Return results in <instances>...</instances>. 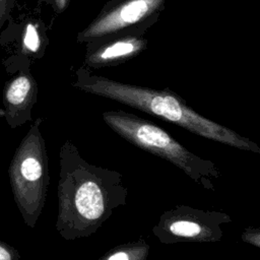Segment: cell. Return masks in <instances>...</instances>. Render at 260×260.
<instances>
[{"label":"cell","instance_id":"obj_12","mask_svg":"<svg viewBox=\"0 0 260 260\" xmlns=\"http://www.w3.org/2000/svg\"><path fill=\"white\" fill-rule=\"evenodd\" d=\"M15 0H0V28L4 23L10 19Z\"/></svg>","mask_w":260,"mask_h":260},{"label":"cell","instance_id":"obj_4","mask_svg":"<svg viewBox=\"0 0 260 260\" xmlns=\"http://www.w3.org/2000/svg\"><path fill=\"white\" fill-rule=\"evenodd\" d=\"M42 122L41 117L32 122L8 168L14 202L29 228L36 226L43 211L50 184L49 158L41 131Z\"/></svg>","mask_w":260,"mask_h":260},{"label":"cell","instance_id":"obj_3","mask_svg":"<svg viewBox=\"0 0 260 260\" xmlns=\"http://www.w3.org/2000/svg\"><path fill=\"white\" fill-rule=\"evenodd\" d=\"M104 122L134 146L166 159L183 171L200 187L214 191L221 174L213 161L200 157L179 143L156 124L123 110L102 114Z\"/></svg>","mask_w":260,"mask_h":260},{"label":"cell","instance_id":"obj_13","mask_svg":"<svg viewBox=\"0 0 260 260\" xmlns=\"http://www.w3.org/2000/svg\"><path fill=\"white\" fill-rule=\"evenodd\" d=\"M19 252L9 244L0 241V260H18Z\"/></svg>","mask_w":260,"mask_h":260},{"label":"cell","instance_id":"obj_2","mask_svg":"<svg viewBox=\"0 0 260 260\" xmlns=\"http://www.w3.org/2000/svg\"><path fill=\"white\" fill-rule=\"evenodd\" d=\"M73 75L71 84L81 91L110 99L158 117L203 138L243 151L260 153V146L256 142L197 113L169 87L157 89L110 79L94 74L83 65L75 69Z\"/></svg>","mask_w":260,"mask_h":260},{"label":"cell","instance_id":"obj_9","mask_svg":"<svg viewBox=\"0 0 260 260\" xmlns=\"http://www.w3.org/2000/svg\"><path fill=\"white\" fill-rule=\"evenodd\" d=\"M18 40L17 55L26 57L30 61L43 58L49 44L44 23L36 19H27L21 24Z\"/></svg>","mask_w":260,"mask_h":260},{"label":"cell","instance_id":"obj_5","mask_svg":"<svg viewBox=\"0 0 260 260\" xmlns=\"http://www.w3.org/2000/svg\"><path fill=\"white\" fill-rule=\"evenodd\" d=\"M231 221L220 210L178 204L160 214L152 233L161 244L215 243L222 238V225Z\"/></svg>","mask_w":260,"mask_h":260},{"label":"cell","instance_id":"obj_7","mask_svg":"<svg viewBox=\"0 0 260 260\" xmlns=\"http://www.w3.org/2000/svg\"><path fill=\"white\" fill-rule=\"evenodd\" d=\"M31 61L19 55L6 60V68L12 69L13 75L5 82L2 94L0 117L10 128L15 129L31 122V111L38 101V82L30 71Z\"/></svg>","mask_w":260,"mask_h":260},{"label":"cell","instance_id":"obj_6","mask_svg":"<svg viewBox=\"0 0 260 260\" xmlns=\"http://www.w3.org/2000/svg\"><path fill=\"white\" fill-rule=\"evenodd\" d=\"M166 0H115L77 35V43H88L111 35L145 29L152 24Z\"/></svg>","mask_w":260,"mask_h":260},{"label":"cell","instance_id":"obj_8","mask_svg":"<svg viewBox=\"0 0 260 260\" xmlns=\"http://www.w3.org/2000/svg\"><path fill=\"white\" fill-rule=\"evenodd\" d=\"M144 31L129 30L86 43L82 65L89 69L118 66L141 54L148 41Z\"/></svg>","mask_w":260,"mask_h":260},{"label":"cell","instance_id":"obj_1","mask_svg":"<svg viewBox=\"0 0 260 260\" xmlns=\"http://www.w3.org/2000/svg\"><path fill=\"white\" fill-rule=\"evenodd\" d=\"M59 165L56 230L66 241L88 238L126 204L124 177L84 159L70 139L60 147Z\"/></svg>","mask_w":260,"mask_h":260},{"label":"cell","instance_id":"obj_10","mask_svg":"<svg viewBox=\"0 0 260 260\" xmlns=\"http://www.w3.org/2000/svg\"><path fill=\"white\" fill-rule=\"evenodd\" d=\"M149 250V244L144 238H140L110 249L99 260H145L148 257Z\"/></svg>","mask_w":260,"mask_h":260},{"label":"cell","instance_id":"obj_11","mask_svg":"<svg viewBox=\"0 0 260 260\" xmlns=\"http://www.w3.org/2000/svg\"><path fill=\"white\" fill-rule=\"evenodd\" d=\"M241 239L247 244L260 248V229L255 226L246 228L241 235Z\"/></svg>","mask_w":260,"mask_h":260},{"label":"cell","instance_id":"obj_14","mask_svg":"<svg viewBox=\"0 0 260 260\" xmlns=\"http://www.w3.org/2000/svg\"><path fill=\"white\" fill-rule=\"evenodd\" d=\"M40 1L50 4L53 7V9L55 10V12L61 13L67 8L70 0H40Z\"/></svg>","mask_w":260,"mask_h":260}]
</instances>
